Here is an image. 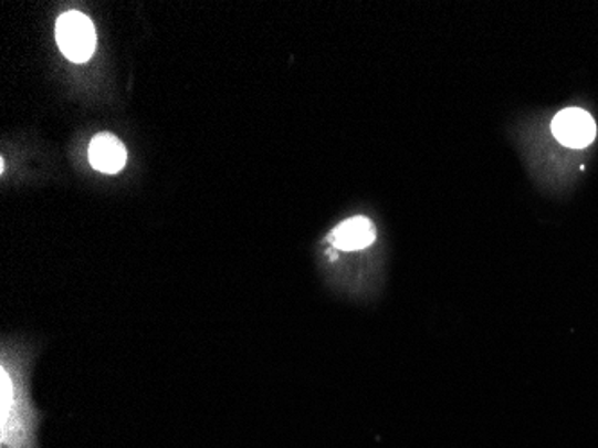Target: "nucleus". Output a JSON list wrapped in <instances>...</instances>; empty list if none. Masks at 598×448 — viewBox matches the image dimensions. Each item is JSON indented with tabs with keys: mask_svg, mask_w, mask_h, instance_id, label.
I'll return each instance as SVG.
<instances>
[{
	"mask_svg": "<svg viewBox=\"0 0 598 448\" xmlns=\"http://www.w3.org/2000/svg\"><path fill=\"white\" fill-rule=\"evenodd\" d=\"M552 133L560 146L585 149L597 137V124L586 110L565 108L552 121Z\"/></svg>",
	"mask_w": 598,
	"mask_h": 448,
	"instance_id": "3",
	"label": "nucleus"
},
{
	"mask_svg": "<svg viewBox=\"0 0 598 448\" xmlns=\"http://www.w3.org/2000/svg\"><path fill=\"white\" fill-rule=\"evenodd\" d=\"M56 42L71 62H88L97 43V34H95L92 20L80 11L62 14L56 24Z\"/></svg>",
	"mask_w": 598,
	"mask_h": 448,
	"instance_id": "2",
	"label": "nucleus"
},
{
	"mask_svg": "<svg viewBox=\"0 0 598 448\" xmlns=\"http://www.w3.org/2000/svg\"><path fill=\"white\" fill-rule=\"evenodd\" d=\"M88 158L94 169L106 175H115L126 166L128 152L115 135L103 133L90 142Z\"/></svg>",
	"mask_w": 598,
	"mask_h": 448,
	"instance_id": "4",
	"label": "nucleus"
},
{
	"mask_svg": "<svg viewBox=\"0 0 598 448\" xmlns=\"http://www.w3.org/2000/svg\"><path fill=\"white\" fill-rule=\"evenodd\" d=\"M375 237L377 231L369 219L354 218L332 231L331 242L335 250L360 251L369 248L375 242Z\"/></svg>",
	"mask_w": 598,
	"mask_h": 448,
	"instance_id": "5",
	"label": "nucleus"
},
{
	"mask_svg": "<svg viewBox=\"0 0 598 448\" xmlns=\"http://www.w3.org/2000/svg\"><path fill=\"white\" fill-rule=\"evenodd\" d=\"M43 413L29 397L25 375L6 352L0 368V448H42Z\"/></svg>",
	"mask_w": 598,
	"mask_h": 448,
	"instance_id": "1",
	"label": "nucleus"
}]
</instances>
